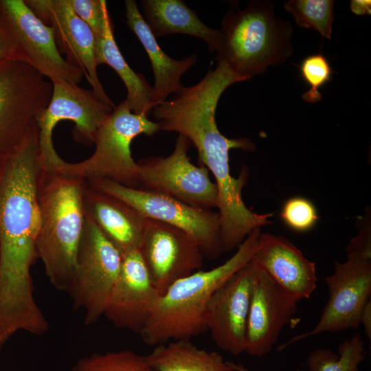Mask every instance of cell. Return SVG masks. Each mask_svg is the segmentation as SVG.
Returning <instances> with one entry per match:
<instances>
[{"label":"cell","instance_id":"cell-1","mask_svg":"<svg viewBox=\"0 0 371 371\" xmlns=\"http://www.w3.org/2000/svg\"><path fill=\"white\" fill-rule=\"evenodd\" d=\"M38 127L4 160L0 175V312L22 314L36 305L30 273L38 258L42 170Z\"/></svg>","mask_w":371,"mask_h":371},{"label":"cell","instance_id":"cell-2","mask_svg":"<svg viewBox=\"0 0 371 371\" xmlns=\"http://www.w3.org/2000/svg\"><path fill=\"white\" fill-rule=\"evenodd\" d=\"M87 181L42 168L38 183L41 223L36 249L51 284L67 292L85 223Z\"/></svg>","mask_w":371,"mask_h":371},{"label":"cell","instance_id":"cell-3","mask_svg":"<svg viewBox=\"0 0 371 371\" xmlns=\"http://www.w3.org/2000/svg\"><path fill=\"white\" fill-rule=\"evenodd\" d=\"M260 229L253 230L221 265L196 271L171 284L161 295L139 335L148 346L190 339L207 331L205 312L214 292L254 256Z\"/></svg>","mask_w":371,"mask_h":371},{"label":"cell","instance_id":"cell-4","mask_svg":"<svg viewBox=\"0 0 371 371\" xmlns=\"http://www.w3.org/2000/svg\"><path fill=\"white\" fill-rule=\"evenodd\" d=\"M186 137L199 154V158L214 177L218 188L217 208L221 223V241L223 252L237 249L254 229L270 224L271 213L259 214L244 203L242 190L248 177L243 168L238 178L231 175L229 153L239 148L253 151L254 144L247 138L230 139L218 130L213 116L196 119L187 128Z\"/></svg>","mask_w":371,"mask_h":371},{"label":"cell","instance_id":"cell-5","mask_svg":"<svg viewBox=\"0 0 371 371\" xmlns=\"http://www.w3.org/2000/svg\"><path fill=\"white\" fill-rule=\"evenodd\" d=\"M215 60L244 80L284 63L293 52L291 24L275 15L269 1H252L232 9L222 20Z\"/></svg>","mask_w":371,"mask_h":371},{"label":"cell","instance_id":"cell-6","mask_svg":"<svg viewBox=\"0 0 371 371\" xmlns=\"http://www.w3.org/2000/svg\"><path fill=\"white\" fill-rule=\"evenodd\" d=\"M159 131L156 122L145 114L134 113L124 100L100 127L92 155L78 163L64 161L54 170L86 181L108 180L139 189V166L133 159L131 143L140 135L152 136Z\"/></svg>","mask_w":371,"mask_h":371},{"label":"cell","instance_id":"cell-7","mask_svg":"<svg viewBox=\"0 0 371 371\" xmlns=\"http://www.w3.org/2000/svg\"><path fill=\"white\" fill-rule=\"evenodd\" d=\"M0 39L6 58L24 63L49 80L78 85L84 74L60 54L52 28L23 0H0Z\"/></svg>","mask_w":371,"mask_h":371},{"label":"cell","instance_id":"cell-8","mask_svg":"<svg viewBox=\"0 0 371 371\" xmlns=\"http://www.w3.org/2000/svg\"><path fill=\"white\" fill-rule=\"evenodd\" d=\"M30 66L0 62V160L11 156L47 106L51 81Z\"/></svg>","mask_w":371,"mask_h":371},{"label":"cell","instance_id":"cell-9","mask_svg":"<svg viewBox=\"0 0 371 371\" xmlns=\"http://www.w3.org/2000/svg\"><path fill=\"white\" fill-rule=\"evenodd\" d=\"M122 260L120 251L85 214L76 271L67 291L74 308L83 311L85 326L93 324L104 315Z\"/></svg>","mask_w":371,"mask_h":371},{"label":"cell","instance_id":"cell-10","mask_svg":"<svg viewBox=\"0 0 371 371\" xmlns=\"http://www.w3.org/2000/svg\"><path fill=\"white\" fill-rule=\"evenodd\" d=\"M87 183L127 203L146 218L186 232L197 242L204 257L215 259L223 253L218 212L188 205L159 192L129 188L111 181L93 180Z\"/></svg>","mask_w":371,"mask_h":371},{"label":"cell","instance_id":"cell-11","mask_svg":"<svg viewBox=\"0 0 371 371\" xmlns=\"http://www.w3.org/2000/svg\"><path fill=\"white\" fill-rule=\"evenodd\" d=\"M50 81L52 97L37 121L41 162L46 170H54L64 162L54 149L52 140L57 123L61 120L73 122L74 139L85 145L94 144L100 127L114 109L101 102L92 90L60 79Z\"/></svg>","mask_w":371,"mask_h":371},{"label":"cell","instance_id":"cell-12","mask_svg":"<svg viewBox=\"0 0 371 371\" xmlns=\"http://www.w3.org/2000/svg\"><path fill=\"white\" fill-rule=\"evenodd\" d=\"M190 146L186 137L179 135L168 156L139 160V189L159 192L199 208L217 207V186L205 166H196L190 161Z\"/></svg>","mask_w":371,"mask_h":371},{"label":"cell","instance_id":"cell-13","mask_svg":"<svg viewBox=\"0 0 371 371\" xmlns=\"http://www.w3.org/2000/svg\"><path fill=\"white\" fill-rule=\"evenodd\" d=\"M325 281L328 299L317 324L293 336L278 348L281 351L293 343L322 333L357 329L363 309L371 295V260L347 257L334 262V269Z\"/></svg>","mask_w":371,"mask_h":371},{"label":"cell","instance_id":"cell-14","mask_svg":"<svg viewBox=\"0 0 371 371\" xmlns=\"http://www.w3.org/2000/svg\"><path fill=\"white\" fill-rule=\"evenodd\" d=\"M139 251L161 295L174 282L198 271L205 258L199 244L188 233L148 218Z\"/></svg>","mask_w":371,"mask_h":371},{"label":"cell","instance_id":"cell-15","mask_svg":"<svg viewBox=\"0 0 371 371\" xmlns=\"http://www.w3.org/2000/svg\"><path fill=\"white\" fill-rule=\"evenodd\" d=\"M33 12L54 31L57 47L70 64L80 68L102 102L115 108L98 76L96 38L73 10L69 0L25 1Z\"/></svg>","mask_w":371,"mask_h":371},{"label":"cell","instance_id":"cell-16","mask_svg":"<svg viewBox=\"0 0 371 371\" xmlns=\"http://www.w3.org/2000/svg\"><path fill=\"white\" fill-rule=\"evenodd\" d=\"M258 268L252 258L214 292L206 308L207 330L213 341L234 355L245 352L247 321Z\"/></svg>","mask_w":371,"mask_h":371},{"label":"cell","instance_id":"cell-17","mask_svg":"<svg viewBox=\"0 0 371 371\" xmlns=\"http://www.w3.org/2000/svg\"><path fill=\"white\" fill-rule=\"evenodd\" d=\"M160 297L139 249H135L122 256L104 315L115 327L139 333Z\"/></svg>","mask_w":371,"mask_h":371},{"label":"cell","instance_id":"cell-18","mask_svg":"<svg viewBox=\"0 0 371 371\" xmlns=\"http://www.w3.org/2000/svg\"><path fill=\"white\" fill-rule=\"evenodd\" d=\"M297 303L259 267L247 317L245 352L257 357L269 353L282 330L293 321Z\"/></svg>","mask_w":371,"mask_h":371},{"label":"cell","instance_id":"cell-19","mask_svg":"<svg viewBox=\"0 0 371 371\" xmlns=\"http://www.w3.org/2000/svg\"><path fill=\"white\" fill-rule=\"evenodd\" d=\"M253 260L289 295L298 302L308 299L317 286L314 262L288 239L261 233Z\"/></svg>","mask_w":371,"mask_h":371},{"label":"cell","instance_id":"cell-20","mask_svg":"<svg viewBox=\"0 0 371 371\" xmlns=\"http://www.w3.org/2000/svg\"><path fill=\"white\" fill-rule=\"evenodd\" d=\"M84 202L85 214L122 256L139 249L146 218L138 211L113 196L91 188L87 183Z\"/></svg>","mask_w":371,"mask_h":371},{"label":"cell","instance_id":"cell-21","mask_svg":"<svg viewBox=\"0 0 371 371\" xmlns=\"http://www.w3.org/2000/svg\"><path fill=\"white\" fill-rule=\"evenodd\" d=\"M124 5L126 23L138 38L151 63L155 78L153 88L156 105L181 89L183 86L181 82V76L196 63L197 55L192 54L181 60H175L168 56L157 42L135 1L126 0Z\"/></svg>","mask_w":371,"mask_h":371},{"label":"cell","instance_id":"cell-22","mask_svg":"<svg viewBox=\"0 0 371 371\" xmlns=\"http://www.w3.org/2000/svg\"><path fill=\"white\" fill-rule=\"evenodd\" d=\"M143 17L156 37L183 34L203 40L210 52H217L220 30L203 23L196 13L181 0H143Z\"/></svg>","mask_w":371,"mask_h":371},{"label":"cell","instance_id":"cell-23","mask_svg":"<svg viewBox=\"0 0 371 371\" xmlns=\"http://www.w3.org/2000/svg\"><path fill=\"white\" fill-rule=\"evenodd\" d=\"M96 60L98 65L106 64L120 76L127 90L125 101L130 110L148 116L155 106L153 88L143 74L133 71L125 60L115 42L111 19L96 39Z\"/></svg>","mask_w":371,"mask_h":371},{"label":"cell","instance_id":"cell-24","mask_svg":"<svg viewBox=\"0 0 371 371\" xmlns=\"http://www.w3.org/2000/svg\"><path fill=\"white\" fill-rule=\"evenodd\" d=\"M144 357L157 371H234L221 354L199 348L190 339L157 345Z\"/></svg>","mask_w":371,"mask_h":371},{"label":"cell","instance_id":"cell-25","mask_svg":"<svg viewBox=\"0 0 371 371\" xmlns=\"http://www.w3.org/2000/svg\"><path fill=\"white\" fill-rule=\"evenodd\" d=\"M366 355L364 341L360 334L356 333L339 345L338 354L318 348L308 354L306 364L308 371H359Z\"/></svg>","mask_w":371,"mask_h":371},{"label":"cell","instance_id":"cell-26","mask_svg":"<svg viewBox=\"0 0 371 371\" xmlns=\"http://www.w3.org/2000/svg\"><path fill=\"white\" fill-rule=\"evenodd\" d=\"M334 3L333 0H290L284 3V8L298 26L313 29L330 39Z\"/></svg>","mask_w":371,"mask_h":371},{"label":"cell","instance_id":"cell-27","mask_svg":"<svg viewBox=\"0 0 371 371\" xmlns=\"http://www.w3.org/2000/svg\"><path fill=\"white\" fill-rule=\"evenodd\" d=\"M71 371H157L145 357L132 350H122L94 353L80 359Z\"/></svg>","mask_w":371,"mask_h":371},{"label":"cell","instance_id":"cell-28","mask_svg":"<svg viewBox=\"0 0 371 371\" xmlns=\"http://www.w3.org/2000/svg\"><path fill=\"white\" fill-rule=\"evenodd\" d=\"M300 71L302 78L310 86L302 94V99L315 103L322 98L319 89L331 80L333 70L327 58L321 53L306 56L303 59Z\"/></svg>","mask_w":371,"mask_h":371},{"label":"cell","instance_id":"cell-29","mask_svg":"<svg viewBox=\"0 0 371 371\" xmlns=\"http://www.w3.org/2000/svg\"><path fill=\"white\" fill-rule=\"evenodd\" d=\"M280 216L289 228L297 232L309 231L319 219L315 205L299 196L291 197L284 203Z\"/></svg>","mask_w":371,"mask_h":371},{"label":"cell","instance_id":"cell-30","mask_svg":"<svg viewBox=\"0 0 371 371\" xmlns=\"http://www.w3.org/2000/svg\"><path fill=\"white\" fill-rule=\"evenodd\" d=\"M76 14L92 30L95 38H100L111 19L104 0H69Z\"/></svg>","mask_w":371,"mask_h":371},{"label":"cell","instance_id":"cell-31","mask_svg":"<svg viewBox=\"0 0 371 371\" xmlns=\"http://www.w3.org/2000/svg\"><path fill=\"white\" fill-rule=\"evenodd\" d=\"M370 223L362 218L358 234L352 238L346 247L347 257L371 260Z\"/></svg>","mask_w":371,"mask_h":371},{"label":"cell","instance_id":"cell-32","mask_svg":"<svg viewBox=\"0 0 371 371\" xmlns=\"http://www.w3.org/2000/svg\"><path fill=\"white\" fill-rule=\"evenodd\" d=\"M360 324L363 326L364 333L369 339L371 340V300L365 305L361 313Z\"/></svg>","mask_w":371,"mask_h":371},{"label":"cell","instance_id":"cell-33","mask_svg":"<svg viewBox=\"0 0 371 371\" xmlns=\"http://www.w3.org/2000/svg\"><path fill=\"white\" fill-rule=\"evenodd\" d=\"M350 10L357 15H370L371 13V1L368 0H352L350 1Z\"/></svg>","mask_w":371,"mask_h":371},{"label":"cell","instance_id":"cell-34","mask_svg":"<svg viewBox=\"0 0 371 371\" xmlns=\"http://www.w3.org/2000/svg\"><path fill=\"white\" fill-rule=\"evenodd\" d=\"M229 366L232 368L234 371H251L247 368L243 364L240 363H234L232 361H228Z\"/></svg>","mask_w":371,"mask_h":371},{"label":"cell","instance_id":"cell-35","mask_svg":"<svg viewBox=\"0 0 371 371\" xmlns=\"http://www.w3.org/2000/svg\"><path fill=\"white\" fill-rule=\"evenodd\" d=\"M5 60H7L6 54H5L2 42L0 39V62H2Z\"/></svg>","mask_w":371,"mask_h":371},{"label":"cell","instance_id":"cell-36","mask_svg":"<svg viewBox=\"0 0 371 371\" xmlns=\"http://www.w3.org/2000/svg\"><path fill=\"white\" fill-rule=\"evenodd\" d=\"M3 161H4L0 160V175H1V169H2V166H3Z\"/></svg>","mask_w":371,"mask_h":371}]
</instances>
